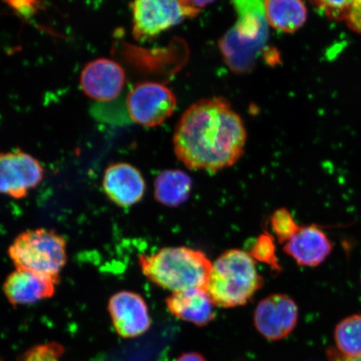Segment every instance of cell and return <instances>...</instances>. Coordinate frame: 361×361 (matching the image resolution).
<instances>
[{
  "instance_id": "cell-1",
  "label": "cell",
  "mask_w": 361,
  "mask_h": 361,
  "mask_svg": "<svg viewBox=\"0 0 361 361\" xmlns=\"http://www.w3.org/2000/svg\"><path fill=\"white\" fill-rule=\"evenodd\" d=\"M247 132L241 116L223 97L192 104L176 126V157L190 170L209 173L236 164L245 153Z\"/></svg>"
},
{
  "instance_id": "cell-2",
  "label": "cell",
  "mask_w": 361,
  "mask_h": 361,
  "mask_svg": "<svg viewBox=\"0 0 361 361\" xmlns=\"http://www.w3.org/2000/svg\"><path fill=\"white\" fill-rule=\"evenodd\" d=\"M237 13L235 24L219 40L221 54L233 73L250 72L269 40L264 0H231Z\"/></svg>"
},
{
  "instance_id": "cell-3",
  "label": "cell",
  "mask_w": 361,
  "mask_h": 361,
  "mask_svg": "<svg viewBox=\"0 0 361 361\" xmlns=\"http://www.w3.org/2000/svg\"><path fill=\"white\" fill-rule=\"evenodd\" d=\"M140 268L149 281L173 293L204 288L212 263L202 251L188 247H166L151 255H142Z\"/></svg>"
},
{
  "instance_id": "cell-4",
  "label": "cell",
  "mask_w": 361,
  "mask_h": 361,
  "mask_svg": "<svg viewBox=\"0 0 361 361\" xmlns=\"http://www.w3.org/2000/svg\"><path fill=\"white\" fill-rule=\"evenodd\" d=\"M264 282L250 252L233 248L215 260L206 291L215 306L236 308L250 303Z\"/></svg>"
},
{
  "instance_id": "cell-5",
  "label": "cell",
  "mask_w": 361,
  "mask_h": 361,
  "mask_svg": "<svg viewBox=\"0 0 361 361\" xmlns=\"http://www.w3.org/2000/svg\"><path fill=\"white\" fill-rule=\"evenodd\" d=\"M8 255L16 269L60 281L67 263V241L53 229L26 230L8 247Z\"/></svg>"
},
{
  "instance_id": "cell-6",
  "label": "cell",
  "mask_w": 361,
  "mask_h": 361,
  "mask_svg": "<svg viewBox=\"0 0 361 361\" xmlns=\"http://www.w3.org/2000/svg\"><path fill=\"white\" fill-rule=\"evenodd\" d=\"M132 11L133 35L140 42L155 39L201 12L183 0H134Z\"/></svg>"
},
{
  "instance_id": "cell-7",
  "label": "cell",
  "mask_w": 361,
  "mask_h": 361,
  "mask_svg": "<svg viewBox=\"0 0 361 361\" xmlns=\"http://www.w3.org/2000/svg\"><path fill=\"white\" fill-rule=\"evenodd\" d=\"M177 105L173 90L152 81L135 85L126 98L130 118L145 128H156L164 123L173 116Z\"/></svg>"
},
{
  "instance_id": "cell-8",
  "label": "cell",
  "mask_w": 361,
  "mask_h": 361,
  "mask_svg": "<svg viewBox=\"0 0 361 361\" xmlns=\"http://www.w3.org/2000/svg\"><path fill=\"white\" fill-rule=\"evenodd\" d=\"M44 177V166L29 153L20 149L0 152V194L22 200L42 183Z\"/></svg>"
},
{
  "instance_id": "cell-9",
  "label": "cell",
  "mask_w": 361,
  "mask_h": 361,
  "mask_svg": "<svg viewBox=\"0 0 361 361\" xmlns=\"http://www.w3.org/2000/svg\"><path fill=\"white\" fill-rule=\"evenodd\" d=\"M298 322L299 307L292 298L283 293L264 298L255 310V326L269 341H281L290 336Z\"/></svg>"
},
{
  "instance_id": "cell-10",
  "label": "cell",
  "mask_w": 361,
  "mask_h": 361,
  "mask_svg": "<svg viewBox=\"0 0 361 361\" xmlns=\"http://www.w3.org/2000/svg\"><path fill=\"white\" fill-rule=\"evenodd\" d=\"M113 328L123 338H137L152 326V319L145 300L139 293L123 290L113 295L107 305Z\"/></svg>"
},
{
  "instance_id": "cell-11",
  "label": "cell",
  "mask_w": 361,
  "mask_h": 361,
  "mask_svg": "<svg viewBox=\"0 0 361 361\" xmlns=\"http://www.w3.org/2000/svg\"><path fill=\"white\" fill-rule=\"evenodd\" d=\"M125 83L123 68L107 58L89 62L80 74L81 90L88 97L100 102L116 100Z\"/></svg>"
},
{
  "instance_id": "cell-12",
  "label": "cell",
  "mask_w": 361,
  "mask_h": 361,
  "mask_svg": "<svg viewBox=\"0 0 361 361\" xmlns=\"http://www.w3.org/2000/svg\"><path fill=\"white\" fill-rule=\"evenodd\" d=\"M104 192L109 200L121 207H130L142 200L146 182L135 166L126 162L112 164L103 176Z\"/></svg>"
},
{
  "instance_id": "cell-13",
  "label": "cell",
  "mask_w": 361,
  "mask_h": 361,
  "mask_svg": "<svg viewBox=\"0 0 361 361\" xmlns=\"http://www.w3.org/2000/svg\"><path fill=\"white\" fill-rule=\"evenodd\" d=\"M60 281L30 271L16 269L8 275L3 291L13 307L30 305L51 299Z\"/></svg>"
},
{
  "instance_id": "cell-14",
  "label": "cell",
  "mask_w": 361,
  "mask_h": 361,
  "mask_svg": "<svg viewBox=\"0 0 361 361\" xmlns=\"http://www.w3.org/2000/svg\"><path fill=\"white\" fill-rule=\"evenodd\" d=\"M334 245L324 230L316 224L300 226L290 240L284 243L283 252L300 267L314 268L331 255Z\"/></svg>"
},
{
  "instance_id": "cell-15",
  "label": "cell",
  "mask_w": 361,
  "mask_h": 361,
  "mask_svg": "<svg viewBox=\"0 0 361 361\" xmlns=\"http://www.w3.org/2000/svg\"><path fill=\"white\" fill-rule=\"evenodd\" d=\"M166 304L175 317L198 327L209 326L216 317L215 305L204 288L174 292Z\"/></svg>"
},
{
  "instance_id": "cell-16",
  "label": "cell",
  "mask_w": 361,
  "mask_h": 361,
  "mask_svg": "<svg viewBox=\"0 0 361 361\" xmlns=\"http://www.w3.org/2000/svg\"><path fill=\"white\" fill-rule=\"evenodd\" d=\"M264 12L271 28L288 34L300 30L308 16L303 0H264Z\"/></svg>"
},
{
  "instance_id": "cell-17",
  "label": "cell",
  "mask_w": 361,
  "mask_h": 361,
  "mask_svg": "<svg viewBox=\"0 0 361 361\" xmlns=\"http://www.w3.org/2000/svg\"><path fill=\"white\" fill-rule=\"evenodd\" d=\"M192 188V180L182 170H166L154 182L155 200L169 207H177L188 201Z\"/></svg>"
},
{
  "instance_id": "cell-18",
  "label": "cell",
  "mask_w": 361,
  "mask_h": 361,
  "mask_svg": "<svg viewBox=\"0 0 361 361\" xmlns=\"http://www.w3.org/2000/svg\"><path fill=\"white\" fill-rule=\"evenodd\" d=\"M335 342L341 354L361 357V314H352L336 324Z\"/></svg>"
},
{
  "instance_id": "cell-19",
  "label": "cell",
  "mask_w": 361,
  "mask_h": 361,
  "mask_svg": "<svg viewBox=\"0 0 361 361\" xmlns=\"http://www.w3.org/2000/svg\"><path fill=\"white\" fill-rule=\"evenodd\" d=\"M248 252L256 262L269 265L274 273H281V268L279 264L275 238L272 234L269 232L260 234Z\"/></svg>"
},
{
  "instance_id": "cell-20",
  "label": "cell",
  "mask_w": 361,
  "mask_h": 361,
  "mask_svg": "<svg viewBox=\"0 0 361 361\" xmlns=\"http://www.w3.org/2000/svg\"><path fill=\"white\" fill-rule=\"evenodd\" d=\"M270 228L279 243H286L295 235L300 226L296 223L290 212L284 207L274 212L270 216Z\"/></svg>"
},
{
  "instance_id": "cell-21",
  "label": "cell",
  "mask_w": 361,
  "mask_h": 361,
  "mask_svg": "<svg viewBox=\"0 0 361 361\" xmlns=\"http://www.w3.org/2000/svg\"><path fill=\"white\" fill-rule=\"evenodd\" d=\"M65 354V347L61 343L51 341L31 347L18 361H64Z\"/></svg>"
},
{
  "instance_id": "cell-22",
  "label": "cell",
  "mask_w": 361,
  "mask_h": 361,
  "mask_svg": "<svg viewBox=\"0 0 361 361\" xmlns=\"http://www.w3.org/2000/svg\"><path fill=\"white\" fill-rule=\"evenodd\" d=\"M329 17L345 20L354 0H312Z\"/></svg>"
},
{
  "instance_id": "cell-23",
  "label": "cell",
  "mask_w": 361,
  "mask_h": 361,
  "mask_svg": "<svg viewBox=\"0 0 361 361\" xmlns=\"http://www.w3.org/2000/svg\"><path fill=\"white\" fill-rule=\"evenodd\" d=\"M8 6L22 16L29 18L39 7V0H4Z\"/></svg>"
},
{
  "instance_id": "cell-24",
  "label": "cell",
  "mask_w": 361,
  "mask_h": 361,
  "mask_svg": "<svg viewBox=\"0 0 361 361\" xmlns=\"http://www.w3.org/2000/svg\"><path fill=\"white\" fill-rule=\"evenodd\" d=\"M345 20L350 28L361 33V0H354Z\"/></svg>"
},
{
  "instance_id": "cell-25",
  "label": "cell",
  "mask_w": 361,
  "mask_h": 361,
  "mask_svg": "<svg viewBox=\"0 0 361 361\" xmlns=\"http://www.w3.org/2000/svg\"><path fill=\"white\" fill-rule=\"evenodd\" d=\"M327 358L328 361H361V357H349L333 347L327 350Z\"/></svg>"
},
{
  "instance_id": "cell-26",
  "label": "cell",
  "mask_w": 361,
  "mask_h": 361,
  "mask_svg": "<svg viewBox=\"0 0 361 361\" xmlns=\"http://www.w3.org/2000/svg\"><path fill=\"white\" fill-rule=\"evenodd\" d=\"M189 7L195 8V10L201 11L202 8L209 6L216 0H183Z\"/></svg>"
},
{
  "instance_id": "cell-27",
  "label": "cell",
  "mask_w": 361,
  "mask_h": 361,
  "mask_svg": "<svg viewBox=\"0 0 361 361\" xmlns=\"http://www.w3.org/2000/svg\"><path fill=\"white\" fill-rule=\"evenodd\" d=\"M174 361H207V359L197 352H187L178 356Z\"/></svg>"
}]
</instances>
